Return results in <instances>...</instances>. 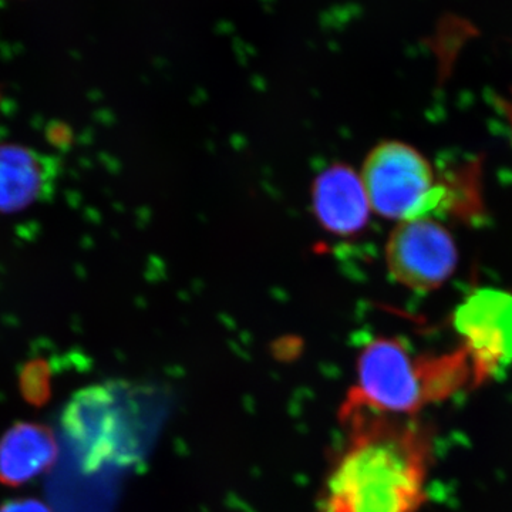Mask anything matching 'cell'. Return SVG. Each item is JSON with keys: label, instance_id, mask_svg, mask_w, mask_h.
<instances>
[{"label": "cell", "instance_id": "1", "mask_svg": "<svg viewBox=\"0 0 512 512\" xmlns=\"http://www.w3.org/2000/svg\"><path fill=\"white\" fill-rule=\"evenodd\" d=\"M345 443L333 458L320 512H420L434 458V431L420 417L339 414Z\"/></svg>", "mask_w": 512, "mask_h": 512}, {"label": "cell", "instance_id": "2", "mask_svg": "<svg viewBox=\"0 0 512 512\" xmlns=\"http://www.w3.org/2000/svg\"><path fill=\"white\" fill-rule=\"evenodd\" d=\"M474 389L464 350L413 355L397 338L367 342L356 360V382L339 413L365 410L384 416L420 417L433 404Z\"/></svg>", "mask_w": 512, "mask_h": 512}, {"label": "cell", "instance_id": "3", "mask_svg": "<svg viewBox=\"0 0 512 512\" xmlns=\"http://www.w3.org/2000/svg\"><path fill=\"white\" fill-rule=\"evenodd\" d=\"M363 185L370 208L389 220L427 218L450 204V188L436 181L423 154L400 141H384L363 164Z\"/></svg>", "mask_w": 512, "mask_h": 512}, {"label": "cell", "instance_id": "4", "mask_svg": "<svg viewBox=\"0 0 512 512\" xmlns=\"http://www.w3.org/2000/svg\"><path fill=\"white\" fill-rule=\"evenodd\" d=\"M454 328L473 370L474 389L512 365V293L493 288L470 293L454 313Z\"/></svg>", "mask_w": 512, "mask_h": 512}, {"label": "cell", "instance_id": "5", "mask_svg": "<svg viewBox=\"0 0 512 512\" xmlns=\"http://www.w3.org/2000/svg\"><path fill=\"white\" fill-rule=\"evenodd\" d=\"M387 268L399 284L433 291L456 271L458 255L446 228L429 218L402 221L387 241Z\"/></svg>", "mask_w": 512, "mask_h": 512}, {"label": "cell", "instance_id": "6", "mask_svg": "<svg viewBox=\"0 0 512 512\" xmlns=\"http://www.w3.org/2000/svg\"><path fill=\"white\" fill-rule=\"evenodd\" d=\"M312 204L322 228L340 237L362 231L372 211L362 177L345 164L332 165L319 174Z\"/></svg>", "mask_w": 512, "mask_h": 512}, {"label": "cell", "instance_id": "7", "mask_svg": "<svg viewBox=\"0 0 512 512\" xmlns=\"http://www.w3.org/2000/svg\"><path fill=\"white\" fill-rule=\"evenodd\" d=\"M55 160L20 144H0V214L32 207L53 190Z\"/></svg>", "mask_w": 512, "mask_h": 512}, {"label": "cell", "instance_id": "8", "mask_svg": "<svg viewBox=\"0 0 512 512\" xmlns=\"http://www.w3.org/2000/svg\"><path fill=\"white\" fill-rule=\"evenodd\" d=\"M59 447L45 424L18 423L0 439V484L20 487L55 466Z\"/></svg>", "mask_w": 512, "mask_h": 512}, {"label": "cell", "instance_id": "9", "mask_svg": "<svg viewBox=\"0 0 512 512\" xmlns=\"http://www.w3.org/2000/svg\"><path fill=\"white\" fill-rule=\"evenodd\" d=\"M22 393L28 402L40 406L49 399V373L45 365L28 366L22 375Z\"/></svg>", "mask_w": 512, "mask_h": 512}, {"label": "cell", "instance_id": "10", "mask_svg": "<svg viewBox=\"0 0 512 512\" xmlns=\"http://www.w3.org/2000/svg\"><path fill=\"white\" fill-rule=\"evenodd\" d=\"M0 512H53L42 501L35 498H22V500H12L0 505Z\"/></svg>", "mask_w": 512, "mask_h": 512}]
</instances>
